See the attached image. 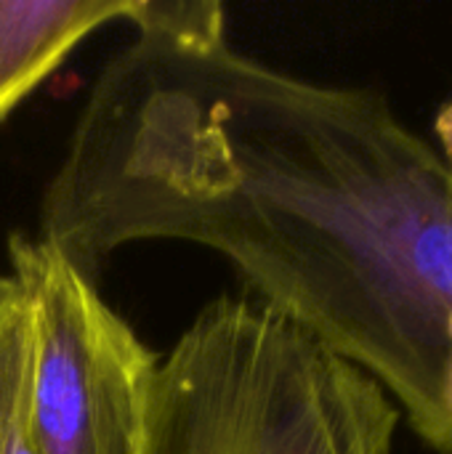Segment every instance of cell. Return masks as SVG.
<instances>
[{
    "label": "cell",
    "instance_id": "5",
    "mask_svg": "<svg viewBox=\"0 0 452 454\" xmlns=\"http://www.w3.org/2000/svg\"><path fill=\"white\" fill-rule=\"evenodd\" d=\"M29 380V317L21 290L0 277V444L24 404Z\"/></svg>",
    "mask_w": 452,
    "mask_h": 454
},
{
    "label": "cell",
    "instance_id": "6",
    "mask_svg": "<svg viewBox=\"0 0 452 454\" xmlns=\"http://www.w3.org/2000/svg\"><path fill=\"white\" fill-rule=\"evenodd\" d=\"M0 454H37L35 447L29 444V439H27V431H24V404L19 407V412L13 415V420H11V426H8V431L3 436Z\"/></svg>",
    "mask_w": 452,
    "mask_h": 454
},
{
    "label": "cell",
    "instance_id": "1",
    "mask_svg": "<svg viewBox=\"0 0 452 454\" xmlns=\"http://www.w3.org/2000/svg\"><path fill=\"white\" fill-rule=\"evenodd\" d=\"M40 237L88 277L141 239L221 253L452 454V165L384 93L224 32H139L88 93Z\"/></svg>",
    "mask_w": 452,
    "mask_h": 454
},
{
    "label": "cell",
    "instance_id": "2",
    "mask_svg": "<svg viewBox=\"0 0 452 454\" xmlns=\"http://www.w3.org/2000/svg\"><path fill=\"white\" fill-rule=\"evenodd\" d=\"M402 415L264 301L218 298L157 362L136 454H394Z\"/></svg>",
    "mask_w": 452,
    "mask_h": 454
},
{
    "label": "cell",
    "instance_id": "3",
    "mask_svg": "<svg viewBox=\"0 0 452 454\" xmlns=\"http://www.w3.org/2000/svg\"><path fill=\"white\" fill-rule=\"evenodd\" d=\"M29 317L24 431L37 454H136L157 356L51 239L11 237Z\"/></svg>",
    "mask_w": 452,
    "mask_h": 454
},
{
    "label": "cell",
    "instance_id": "4",
    "mask_svg": "<svg viewBox=\"0 0 452 454\" xmlns=\"http://www.w3.org/2000/svg\"><path fill=\"white\" fill-rule=\"evenodd\" d=\"M136 0H0V120L93 29L131 19Z\"/></svg>",
    "mask_w": 452,
    "mask_h": 454
},
{
    "label": "cell",
    "instance_id": "7",
    "mask_svg": "<svg viewBox=\"0 0 452 454\" xmlns=\"http://www.w3.org/2000/svg\"><path fill=\"white\" fill-rule=\"evenodd\" d=\"M437 136L442 141L440 154L452 165V101H448L445 109L437 114Z\"/></svg>",
    "mask_w": 452,
    "mask_h": 454
}]
</instances>
